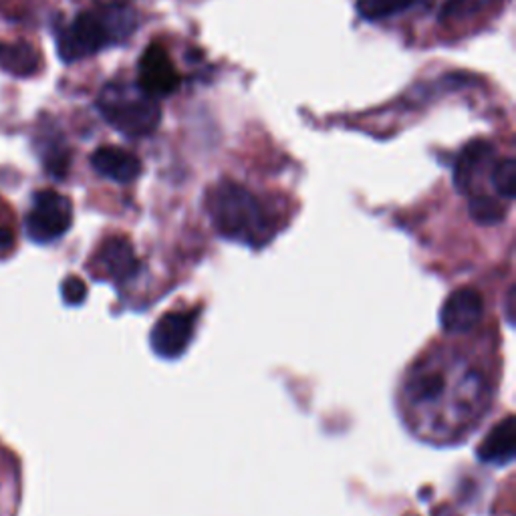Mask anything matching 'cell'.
<instances>
[{"instance_id": "obj_1", "label": "cell", "mask_w": 516, "mask_h": 516, "mask_svg": "<svg viewBox=\"0 0 516 516\" xmlns=\"http://www.w3.org/2000/svg\"><path fill=\"white\" fill-rule=\"evenodd\" d=\"M138 25V11L129 3L101 5L95 11L81 13L57 35L59 55L65 63L91 57L105 47L121 45L132 39Z\"/></svg>"}, {"instance_id": "obj_2", "label": "cell", "mask_w": 516, "mask_h": 516, "mask_svg": "<svg viewBox=\"0 0 516 516\" xmlns=\"http://www.w3.org/2000/svg\"><path fill=\"white\" fill-rule=\"evenodd\" d=\"M208 212L214 228L228 240L258 248L273 236V224L256 196L230 180L212 190Z\"/></svg>"}, {"instance_id": "obj_3", "label": "cell", "mask_w": 516, "mask_h": 516, "mask_svg": "<svg viewBox=\"0 0 516 516\" xmlns=\"http://www.w3.org/2000/svg\"><path fill=\"white\" fill-rule=\"evenodd\" d=\"M97 109L113 129L127 138H146L156 132L162 121L158 99L138 83H107L97 97Z\"/></svg>"}, {"instance_id": "obj_4", "label": "cell", "mask_w": 516, "mask_h": 516, "mask_svg": "<svg viewBox=\"0 0 516 516\" xmlns=\"http://www.w3.org/2000/svg\"><path fill=\"white\" fill-rule=\"evenodd\" d=\"M73 224V204L55 190H43L33 196V206L25 218L27 236L39 244L53 242L69 232Z\"/></svg>"}, {"instance_id": "obj_5", "label": "cell", "mask_w": 516, "mask_h": 516, "mask_svg": "<svg viewBox=\"0 0 516 516\" xmlns=\"http://www.w3.org/2000/svg\"><path fill=\"white\" fill-rule=\"evenodd\" d=\"M196 321H198L196 311H188V313L172 311V313H166L162 319H158V323L150 333V343L154 353L164 359L180 357L194 339Z\"/></svg>"}, {"instance_id": "obj_6", "label": "cell", "mask_w": 516, "mask_h": 516, "mask_svg": "<svg viewBox=\"0 0 516 516\" xmlns=\"http://www.w3.org/2000/svg\"><path fill=\"white\" fill-rule=\"evenodd\" d=\"M138 85L152 97H168L180 87V73L176 71L168 51L152 43L138 65Z\"/></svg>"}, {"instance_id": "obj_7", "label": "cell", "mask_w": 516, "mask_h": 516, "mask_svg": "<svg viewBox=\"0 0 516 516\" xmlns=\"http://www.w3.org/2000/svg\"><path fill=\"white\" fill-rule=\"evenodd\" d=\"M482 315H484L482 295L472 287H462L446 299L440 311V323L446 333L464 335L474 331L480 325Z\"/></svg>"}, {"instance_id": "obj_8", "label": "cell", "mask_w": 516, "mask_h": 516, "mask_svg": "<svg viewBox=\"0 0 516 516\" xmlns=\"http://www.w3.org/2000/svg\"><path fill=\"white\" fill-rule=\"evenodd\" d=\"M97 265L113 281H127L138 275L140 263L134 252L132 242L125 236H109L99 252H97Z\"/></svg>"}, {"instance_id": "obj_9", "label": "cell", "mask_w": 516, "mask_h": 516, "mask_svg": "<svg viewBox=\"0 0 516 516\" xmlns=\"http://www.w3.org/2000/svg\"><path fill=\"white\" fill-rule=\"evenodd\" d=\"M494 160V148L490 142L476 140L464 146L454 164V186L460 194H474L478 178Z\"/></svg>"}, {"instance_id": "obj_10", "label": "cell", "mask_w": 516, "mask_h": 516, "mask_svg": "<svg viewBox=\"0 0 516 516\" xmlns=\"http://www.w3.org/2000/svg\"><path fill=\"white\" fill-rule=\"evenodd\" d=\"M91 166L99 176L117 184H129L142 174V162L136 154L113 146L97 148L91 154Z\"/></svg>"}, {"instance_id": "obj_11", "label": "cell", "mask_w": 516, "mask_h": 516, "mask_svg": "<svg viewBox=\"0 0 516 516\" xmlns=\"http://www.w3.org/2000/svg\"><path fill=\"white\" fill-rule=\"evenodd\" d=\"M516 454V430H514V418L506 416L502 422H498L480 442L476 456L484 464L494 466H506L514 460Z\"/></svg>"}, {"instance_id": "obj_12", "label": "cell", "mask_w": 516, "mask_h": 516, "mask_svg": "<svg viewBox=\"0 0 516 516\" xmlns=\"http://www.w3.org/2000/svg\"><path fill=\"white\" fill-rule=\"evenodd\" d=\"M39 53L29 43L0 41V69L15 77H31L39 71Z\"/></svg>"}, {"instance_id": "obj_13", "label": "cell", "mask_w": 516, "mask_h": 516, "mask_svg": "<svg viewBox=\"0 0 516 516\" xmlns=\"http://www.w3.org/2000/svg\"><path fill=\"white\" fill-rule=\"evenodd\" d=\"M418 0H357V11L365 21H383L412 9Z\"/></svg>"}, {"instance_id": "obj_14", "label": "cell", "mask_w": 516, "mask_h": 516, "mask_svg": "<svg viewBox=\"0 0 516 516\" xmlns=\"http://www.w3.org/2000/svg\"><path fill=\"white\" fill-rule=\"evenodd\" d=\"M468 212H470L472 220H476L478 224L492 226V224H498L504 220L506 206L492 196L472 194L470 202H468Z\"/></svg>"}, {"instance_id": "obj_15", "label": "cell", "mask_w": 516, "mask_h": 516, "mask_svg": "<svg viewBox=\"0 0 516 516\" xmlns=\"http://www.w3.org/2000/svg\"><path fill=\"white\" fill-rule=\"evenodd\" d=\"M496 3L498 0H446V5L440 11V21L442 23L464 21L488 11Z\"/></svg>"}, {"instance_id": "obj_16", "label": "cell", "mask_w": 516, "mask_h": 516, "mask_svg": "<svg viewBox=\"0 0 516 516\" xmlns=\"http://www.w3.org/2000/svg\"><path fill=\"white\" fill-rule=\"evenodd\" d=\"M490 184L502 200H514L516 196V162L514 158H504L494 164L490 172Z\"/></svg>"}, {"instance_id": "obj_17", "label": "cell", "mask_w": 516, "mask_h": 516, "mask_svg": "<svg viewBox=\"0 0 516 516\" xmlns=\"http://www.w3.org/2000/svg\"><path fill=\"white\" fill-rule=\"evenodd\" d=\"M61 295L67 305H81L87 297V285L79 277H67L61 285Z\"/></svg>"}, {"instance_id": "obj_18", "label": "cell", "mask_w": 516, "mask_h": 516, "mask_svg": "<svg viewBox=\"0 0 516 516\" xmlns=\"http://www.w3.org/2000/svg\"><path fill=\"white\" fill-rule=\"evenodd\" d=\"M15 244V234L11 228L0 226V250H7Z\"/></svg>"}, {"instance_id": "obj_19", "label": "cell", "mask_w": 516, "mask_h": 516, "mask_svg": "<svg viewBox=\"0 0 516 516\" xmlns=\"http://www.w3.org/2000/svg\"><path fill=\"white\" fill-rule=\"evenodd\" d=\"M434 516H458V514H456L452 508H448V506H442L440 510H436V512H434Z\"/></svg>"}, {"instance_id": "obj_20", "label": "cell", "mask_w": 516, "mask_h": 516, "mask_svg": "<svg viewBox=\"0 0 516 516\" xmlns=\"http://www.w3.org/2000/svg\"><path fill=\"white\" fill-rule=\"evenodd\" d=\"M101 5H121V3H127V0H99Z\"/></svg>"}]
</instances>
